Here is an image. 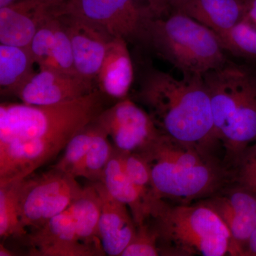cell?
<instances>
[{"label": "cell", "instance_id": "f1b7e54d", "mask_svg": "<svg viewBox=\"0 0 256 256\" xmlns=\"http://www.w3.org/2000/svg\"><path fill=\"white\" fill-rule=\"evenodd\" d=\"M236 168V182L256 196V162L244 154Z\"/></svg>", "mask_w": 256, "mask_h": 256}, {"label": "cell", "instance_id": "484cf974", "mask_svg": "<svg viewBox=\"0 0 256 256\" xmlns=\"http://www.w3.org/2000/svg\"><path fill=\"white\" fill-rule=\"evenodd\" d=\"M58 16L50 18L44 24L37 30L28 46L35 63L38 64L40 68H46L50 62L54 43Z\"/></svg>", "mask_w": 256, "mask_h": 256}, {"label": "cell", "instance_id": "30bf717a", "mask_svg": "<svg viewBox=\"0 0 256 256\" xmlns=\"http://www.w3.org/2000/svg\"><path fill=\"white\" fill-rule=\"evenodd\" d=\"M94 80L78 74L52 68H40L15 92L23 104L52 106L80 98L96 90Z\"/></svg>", "mask_w": 256, "mask_h": 256}, {"label": "cell", "instance_id": "d4e9b609", "mask_svg": "<svg viewBox=\"0 0 256 256\" xmlns=\"http://www.w3.org/2000/svg\"><path fill=\"white\" fill-rule=\"evenodd\" d=\"M44 68L56 69L65 73L78 74L74 65L70 38L58 16L52 56L46 68Z\"/></svg>", "mask_w": 256, "mask_h": 256}, {"label": "cell", "instance_id": "7402d4cb", "mask_svg": "<svg viewBox=\"0 0 256 256\" xmlns=\"http://www.w3.org/2000/svg\"><path fill=\"white\" fill-rule=\"evenodd\" d=\"M22 180L0 185V236L22 238L28 236L20 216V192Z\"/></svg>", "mask_w": 256, "mask_h": 256}, {"label": "cell", "instance_id": "5b68a950", "mask_svg": "<svg viewBox=\"0 0 256 256\" xmlns=\"http://www.w3.org/2000/svg\"><path fill=\"white\" fill-rule=\"evenodd\" d=\"M144 40L183 74L204 75L228 62L216 33L180 11L152 18Z\"/></svg>", "mask_w": 256, "mask_h": 256}, {"label": "cell", "instance_id": "9c48e42d", "mask_svg": "<svg viewBox=\"0 0 256 256\" xmlns=\"http://www.w3.org/2000/svg\"><path fill=\"white\" fill-rule=\"evenodd\" d=\"M118 150L138 153L162 134L150 116L129 98L120 100L97 118Z\"/></svg>", "mask_w": 256, "mask_h": 256}, {"label": "cell", "instance_id": "4dcf8cb0", "mask_svg": "<svg viewBox=\"0 0 256 256\" xmlns=\"http://www.w3.org/2000/svg\"><path fill=\"white\" fill-rule=\"evenodd\" d=\"M242 256H256V228L244 246Z\"/></svg>", "mask_w": 256, "mask_h": 256}, {"label": "cell", "instance_id": "4316f807", "mask_svg": "<svg viewBox=\"0 0 256 256\" xmlns=\"http://www.w3.org/2000/svg\"><path fill=\"white\" fill-rule=\"evenodd\" d=\"M121 154L124 170L133 183L146 196L156 200L152 186L150 170L144 158L138 153L121 152Z\"/></svg>", "mask_w": 256, "mask_h": 256}, {"label": "cell", "instance_id": "277c9868", "mask_svg": "<svg viewBox=\"0 0 256 256\" xmlns=\"http://www.w3.org/2000/svg\"><path fill=\"white\" fill-rule=\"evenodd\" d=\"M148 220L158 234L160 255L238 256L226 225L204 202L156 200Z\"/></svg>", "mask_w": 256, "mask_h": 256}, {"label": "cell", "instance_id": "83f0119b", "mask_svg": "<svg viewBox=\"0 0 256 256\" xmlns=\"http://www.w3.org/2000/svg\"><path fill=\"white\" fill-rule=\"evenodd\" d=\"M160 256L158 237L154 227L146 220L137 226L136 235L120 256Z\"/></svg>", "mask_w": 256, "mask_h": 256}, {"label": "cell", "instance_id": "7a4b0ae2", "mask_svg": "<svg viewBox=\"0 0 256 256\" xmlns=\"http://www.w3.org/2000/svg\"><path fill=\"white\" fill-rule=\"evenodd\" d=\"M163 134L214 154L216 141L210 92L203 75L183 74L178 79L151 70L136 95Z\"/></svg>", "mask_w": 256, "mask_h": 256}, {"label": "cell", "instance_id": "1f68e13d", "mask_svg": "<svg viewBox=\"0 0 256 256\" xmlns=\"http://www.w3.org/2000/svg\"><path fill=\"white\" fill-rule=\"evenodd\" d=\"M244 154L248 156L249 158L255 160L256 162V142L252 144V146H249L248 149L245 152Z\"/></svg>", "mask_w": 256, "mask_h": 256}, {"label": "cell", "instance_id": "5bb4252c", "mask_svg": "<svg viewBox=\"0 0 256 256\" xmlns=\"http://www.w3.org/2000/svg\"><path fill=\"white\" fill-rule=\"evenodd\" d=\"M100 196L98 232L106 255L120 256L136 235L137 225L127 205L114 198L101 182H92Z\"/></svg>", "mask_w": 256, "mask_h": 256}, {"label": "cell", "instance_id": "e0dca14e", "mask_svg": "<svg viewBox=\"0 0 256 256\" xmlns=\"http://www.w3.org/2000/svg\"><path fill=\"white\" fill-rule=\"evenodd\" d=\"M220 33L245 18L244 0H188L176 10Z\"/></svg>", "mask_w": 256, "mask_h": 256}, {"label": "cell", "instance_id": "ffe728a7", "mask_svg": "<svg viewBox=\"0 0 256 256\" xmlns=\"http://www.w3.org/2000/svg\"><path fill=\"white\" fill-rule=\"evenodd\" d=\"M202 201L214 210L224 220L232 235L238 256H242L244 246L256 228V213L235 212L220 192Z\"/></svg>", "mask_w": 256, "mask_h": 256}, {"label": "cell", "instance_id": "8fae6325", "mask_svg": "<svg viewBox=\"0 0 256 256\" xmlns=\"http://www.w3.org/2000/svg\"><path fill=\"white\" fill-rule=\"evenodd\" d=\"M65 0H21L0 8V42L28 47L35 34L50 18L60 16Z\"/></svg>", "mask_w": 256, "mask_h": 256}, {"label": "cell", "instance_id": "603a6c76", "mask_svg": "<svg viewBox=\"0 0 256 256\" xmlns=\"http://www.w3.org/2000/svg\"><path fill=\"white\" fill-rule=\"evenodd\" d=\"M98 124V130L84 162L82 176L90 182H101L114 149L108 134L99 122Z\"/></svg>", "mask_w": 256, "mask_h": 256}, {"label": "cell", "instance_id": "ac0fdd59", "mask_svg": "<svg viewBox=\"0 0 256 256\" xmlns=\"http://www.w3.org/2000/svg\"><path fill=\"white\" fill-rule=\"evenodd\" d=\"M70 208L79 240L106 255L99 238L100 196L94 184L90 182V184L84 186L82 193L72 204Z\"/></svg>", "mask_w": 256, "mask_h": 256}, {"label": "cell", "instance_id": "836d02e7", "mask_svg": "<svg viewBox=\"0 0 256 256\" xmlns=\"http://www.w3.org/2000/svg\"><path fill=\"white\" fill-rule=\"evenodd\" d=\"M170 6H171V8H174L175 11H176V10L180 9L182 5L186 2L188 0H170Z\"/></svg>", "mask_w": 256, "mask_h": 256}, {"label": "cell", "instance_id": "d6986e66", "mask_svg": "<svg viewBox=\"0 0 256 256\" xmlns=\"http://www.w3.org/2000/svg\"><path fill=\"white\" fill-rule=\"evenodd\" d=\"M35 63L28 47L0 44V87L2 94H15L34 73Z\"/></svg>", "mask_w": 256, "mask_h": 256}, {"label": "cell", "instance_id": "6da1fadb", "mask_svg": "<svg viewBox=\"0 0 256 256\" xmlns=\"http://www.w3.org/2000/svg\"><path fill=\"white\" fill-rule=\"evenodd\" d=\"M98 89L52 106H0V185L24 180L54 159L105 109Z\"/></svg>", "mask_w": 256, "mask_h": 256}, {"label": "cell", "instance_id": "4fadbf2b", "mask_svg": "<svg viewBox=\"0 0 256 256\" xmlns=\"http://www.w3.org/2000/svg\"><path fill=\"white\" fill-rule=\"evenodd\" d=\"M30 255L92 256L104 254L79 240L72 208L50 218L28 236Z\"/></svg>", "mask_w": 256, "mask_h": 256}, {"label": "cell", "instance_id": "7c38bea8", "mask_svg": "<svg viewBox=\"0 0 256 256\" xmlns=\"http://www.w3.org/2000/svg\"><path fill=\"white\" fill-rule=\"evenodd\" d=\"M58 18L70 38L77 73L95 80L114 37L95 24L75 15L60 14Z\"/></svg>", "mask_w": 256, "mask_h": 256}, {"label": "cell", "instance_id": "2e32d148", "mask_svg": "<svg viewBox=\"0 0 256 256\" xmlns=\"http://www.w3.org/2000/svg\"><path fill=\"white\" fill-rule=\"evenodd\" d=\"M101 182L114 198L127 205L136 225H141L149 218L154 200L146 196L133 183L124 170L121 152L116 148Z\"/></svg>", "mask_w": 256, "mask_h": 256}, {"label": "cell", "instance_id": "e575fe53", "mask_svg": "<svg viewBox=\"0 0 256 256\" xmlns=\"http://www.w3.org/2000/svg\"><path fill=\"white\" fill-rule=\"evenodd\" d=\"M20 1H21V0H0V8L9 6V5L18 2Z\"/></svg>", "mask_w": 256, "mask_h": 256}, {"label": "cell", "instance_id": "44dd1931", "mask_svg": "<svg viewBox=\"0 0 256 256\" xmlns=\"http://www.w3.org/2000/svg\"><path fill=\"white\" fill-rule=\"evenodd\" d=\"M97 118L70 140L64 150L62 158L52 168L63 171L74 178H82L84 162L99 128Z\"/></svg>", "mask_w": 256, "mask_h": 256}, {"label": "cell", "instance_id": "3957f363", "mask_svg": "<svg viewBox=\"0 0 256 256\" xmlns=\"http://www.w3.org/2000/svg\"><path fill=\"white\" fill-rule=\"evenodd\" d=\"M210 92L214 136L224 162L236 166L256 142V73L228 62L204 74Z\"/></svg>", "mask_w": 256, "mask_h": 256}, {"label": "cell", "instance_id": "d6a6232c", "mask_svg": "<svg viewBox=\"0 0 256 256\" xmlns=\"http://www.w3.org/2000/svg\"><path fill=\"white\" fill-rule=\"evenodd\" d=\"M0 256H14V254L8 248H6L2 242H1L0 245Z\"/></svg>", "mask_w": 256, "mask_h": 256}, {"label": "cell", "instance_id": "8992f818", "mask_svg": "<svg viewBox=\"0 0 256 256\" xmlns=\"http://www.w3.org/2000/svg\"><path fill=\"white\" fill-rule=\"evenodd\" d=\"M156 200L188 204L216 194L236 182V170L216 160L200 165L172 164L144 159Z\"/></svg>", "mask_w": 256, "mask_h": 256}, {"label": "cell", "instance_id": "ba28073f", "mask_svg": "<svg viewBox=\"0 0 256 256\" xmlns=\"http://www.w3.org/2000/svg\"><path fill=\"white\" fill-rule=\"evenodd\" d=\"M60 14L84 18L104 28L112 37L144 40L146 28L154 18L149 6L136 0H66Z\"/></svg>", "mask_w": 256, "mask_h": 256}, {"label": "cell", "instance_id": "9a60e30c", "mask_svg": "<svg viewBox=\"0 0 256 256\" xmlns=\"http://www.w3.org/2000/svg\"><path fill=\"white\" fill-rule=\"evenodd\" d=\"M96 79L98 90L106 97L118 100L128 97L134 69L126 38L114 37L111 40Z\"/></svg>", "mask_w": 256, "mask_h": 256}, {"label": "cell", "instance_id": "52a82bcc", "mask_svg": "<svg viewBox=\"0 0 256 256\" xmlns=\"http://www.w3.org/2000/svg\"><path fill=\"white\" fill-rule=\"evenodd\" d=\"M24 178L20 192L23 228L32 232L72 206L82 193L77 178L56 168Z\"/></svg>", "mask_w": 256, "mask_h": 256}, {"label": "cell", "instance_id": "cb8c5ba5", "mask_svg": "<svg viewBox=\"0 0 256 256\" xmlns=\"http://www.w3.org/2000/svg\"><path fill=\"white\" fill-rule=\"evenodd\" d=\"M216 34L225 52L236 56L256 60V28L246 20Z\"/></svg>", "mask_w": 256, "mask_h": 256}, {"label": "cell", "instance_id": "f546056e", "mask_svg": "<svg viewBox=\"0 0 256 256\" xmlns=\"http://www.w3.org/2000/svg\"><path fill=\"white\" fill-rule=\"evenodd\" d=\"M244 2L246 10L244 20L256 28V0H244Z\"/></svg>", "mask_w": 256, "mask_h": 256}]
</instances>
